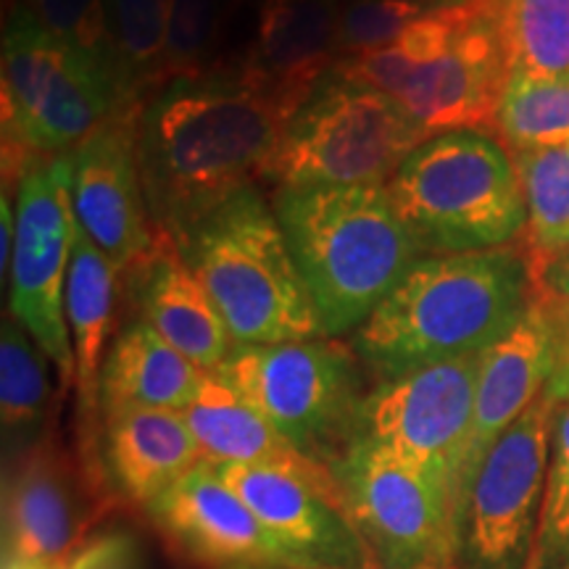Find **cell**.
<instances>
[{
	"label": "cell",
	"instance_id": "obj_1",
	"mask_svg": "<svg viewBox=\"0 0 569 569\" xmlns=\"http://www.w3.org/2000/svg\"><path fill=\"white\" fill-rule=\"evenodd\" d=\"M288 117L243 74L211 69L156 90L138 117L153 227L182 243L209 213L267 177Z\"/></svg>",
	"mask_w": 569,
	"mask_h": 569
},
{
	"label": "cell",
	"instance_id": "obj_2",
	"mask_svg": "<svg viewBox=\"0 0 569 569\" xmlns=\"http://www.w3.org/2000/svg\"><path fill=\"white\" fill-rule=\"evenodd\" d=\"M536 298L530 256L522 246L419 259L351 346L375 382L415 369L486 353Z\"/></svg>",
	"mask_w": 569,
	"mask_h": 569
},
{
	"label": "cell",
	"instance_id": "obj_3",
	"mask_svg": "<svg viewBox=\"0 0 569 569\" xmlns=\"http://www.w3.org/2000/svg\"><path fill=\"white\" fill-rule=\"evenodd\" d=\"M272 209L325 338L353 336L427 256L386 184H288Z\"/></svg>",
	"mask_w": 569,
	"mask_h": 569
},
{
	"label": "cell",
	"instance_id": "obj_4",
	"mask_svg": "<svg viewBox=\"0 0 569 569\" xmlns=\"http://www.w3.org/2000/svg\"><path fill=\"white\" fill-rule=\"evenodd\" d=\"M138 106L119 71L17 6L3 32V188Z\"/></svg>",
	"mask_w": 569,
	"mask_h": 569
},
{
	"label": "cell",
	"instance_id": "obj_5",
	"mask_svg": "<svg viewBox=\"0 0 569 569\" xmlns=\"http://www.w3.org/2000/svg\"><path fill=\"white\" fill-rule=\"evenodd\" d=\"M177 246L209 290L234 346L325 338L288 238L256 184L224 201Z\"/></svg>",
	"mask_w": 569,
	"mask_h": 569
},
{
	"label": "cell",
	"instance_id": "obj_6",
	"mask_svg": "<svg viewBox=\"0 0 569 569\" xmlns=\"http://www.w3.org/2000/svg\"><path fill=\"white\" fill-rule=\"evenodd\" d=\"M386 188L427 256L515 246L528 224L515 159L493 132L425 140Z\"/></svg>",
	"mask_w": 569,
	"mask_h": 569
},
{
	"label": "cell",
	"instance_id": "obj_7",
	"mask_svg": "<svg viewBox=\"0 0 569 569\" xmlns=\"http://www.w3.org/2000/svg\"><path fill=\"white\" fill-rule=\"evenodd\" d=\"M303 457L330 467L353 438L369 372L336 338L280 346H234L217 369Z\"/></svg>",
	"mask_w": 569,
	"mask_h": 569
},
{
	"label": "cell",
	"instance_id": "obj_8",
	"mask_svg": "<svg viewBox=\"0 0 569 569\" xmlns=\"http://www.w3.org/2000/svg\"><path fill=\"white\" fill-rule=\"evenodd\" d=\"M427 132L386 92L330 71L282 127L267 180L288 184H388Z\"/></svg>",
	"mask_w": 569,
	"mask_h": 569
},
{
	"label": "cell",
	"instance_id": "obj_9",
	"mask_svg": "<svg viewBox=\"0 0 569 569\" xmlns=\"http://www.w3.org/2000/svg\"><path fill=\"white\" fill-rule=\"evenodd\" d=\"M557 393L546 386L536 403L496 440L461 496L457 569H532Z\"/></svg>",
	"mask_w": 569,
	"mask_h": 569
},
{
	"label": "cell",
	"instance_id": "obj_10",
	"mask_svg": "<svg viewBox=\"0 0 569 569\" xmlns=\"http://www.w3.org/2000/svg\"><path fill=\"white\" fill-rule=\"evenodd\" d=\"M332 475L377 567H453L457 503L443 480L359 443L346 448Z\"/></svg>",
	"mask_w": 569,
	"mask_h": 569
},
{
	"label": "cell",
	"instance_id": "obj_11",
	"mask_svg": "<svg viewBox=\"0 0 569 569\" xmlns=\"http://www.w3.org/2000/svg\"><path fill=\"white\" fill-rule=\"evenodd\" d=\"M480 367L482 353H472L375 382L348 446L377 448L425 469L451 488L457 503Z\"/></svg>",
	"mask_w": 569,
	"mask_h": 569
},
{
	"label": "cell",
	"instance_id": "obj_12",
	"mask_svg": "<svg viewBox=\"0 0 569 569\" xmlns=\"http://www.w3.org/2000/svg\"><path fill=\"white\" fill-rule=\"evenodd\" d=\"M77 213L71 161L38 163L17 188V238L11 256V311L46 351L61 388H74V351L67 322V282Z\"/></svg>",
	"mask_w": 569,
	"mask_h": 569
},
{
	"label": "cell",
	"instance_id": "obj_13",
	"mask_svg": "<svg viewBox=\"0 0 569 569\" xmlns=\"http://www.w3.org/2000/svg\"><path fill=\"white\" fill-rule=\"evenodd\" d=\"M103 490L51 436L27 448L6 472L3 559L69 567L82 549Z\"/></svg>",
	"mask_w": 569,
	"mask_h": 569
},
{
	"label": "cell",
	"instance_id": "obj_14",
	"mask_svg": "<svg viewBox=\"0 0 569 569\" xmlns=\"http://www.w3.org/2000/svg\"><path fill=\"white\" fill-rule=\"evenodd\" d=\"M140 109L117 111L69 153L77 222L117 272H130L156 243L138 159Z\"/></svg>",
	"mask_w": 569,
	"mask_h": 569
},
{
	"label": "cell",
	"instance_id": "obj_15",
	"mask_svg": "<svg viewBox=\"0 0 569 569\" xmlns=\"http://www.w3.org/2000/svg\"><path fill=\"white\" fill-rule=\"evenodd\" d=\"M503 0H486L475 19L438 56L415 69L396 101L436 138L480 130L496 134V119L509 84V59L501 30Z\"/></svg>",
	"mask_w": 569,
	"mask_h": 569
},
{
	"label": "cell",
	"instance_id": "obj_16",
	"mask_svg": "<svg viewBox=\"0 0 569 569\" xmlns=\"http://www.w3.org/2000/svg\"><path fill=\"white\" fill-rule=\"evenodd\" d=\"M182 559L209 569H301L211 461H201L146 509Z\"/></svg>",
	"mask_w": 569,
	"mask_h": 569
},
{
	"label": "cell",
	"instance_id": "obj_17",
	"mask_svg": "<svg viewBox=\"0 0 569 569\" xmlns=\"http://www.w3.org/2000/svg\"><path fill=\"white\" fill-rule=\"evenodd\" d=\"M213 467L301 569H380L338 493L288 469Z\"/></svg>",
	"mask_w": 569,
	"mask_h": 569
},
{
	"label": "cell",
	"instance_id": "obj_18",
	"mask_svg": "<svg viewBox=\"0 0 569 569\" xmlns=\"http://www.w3.org/2000/svg\"><path fill=\"white\" fill-rule=\"evenodd\" d=\"M561 348L565 332L553 319L549 303L536 293L525 317L482 353L472 436L457 486V515L461 496L486 453L549 386L559 367Z\"/></svg>",
	"mask_w": 569,
	"mask_h": 569
},
{
	"label": "cell",
	"instance_id": "obj_19",
	"mask_svg": "<svg viewBox=\"0 0 569 569\" xmlns=\"http://www.w3.org/2000/svg\"><path fill=\"white\" fill-rule=\"evenodd\" d=\"M338 0H261L243 80L293 117L338 61Z\"/></svg>",
	"mask_w": 569,
	"mask_h": 569
},
{
	"label": "cell",
	"instance_id": "obj_20",
	"mask_svg": "<svg viewBox=\"0 0 569 569\" xmlns=\"http://www.w3.org/2000/svg\"><path fill=\"white\" fill-rule=\"evenodd\" d=\"M113 298H117V267L77 222L67 282V322L71 351H74L80 465L98 490H106L109 482L101 457V369L109 353L106 343L111 332Z\"/></svg>",
	"mask_w": 569,
	"mask_h": 569
},
{
	"label": "cell",
	"instance_id": "obj_21",
	"mask_svg": "<svg viewBox=\"0 0 569 569\" xmlns=\"http://www.w3.org/2000/svg\"><path fill=\"white\" fill-rule=\"evenodd\" d=\"M140 319L203 372H217L234 351V340L177 240L156 230V243L130 272Z\"/></svg>",
	"mask_w": 569,
	"mask_h": 569
},
{
	"label": "cell",
	"instance_id": "obj_22",
	"mask_svg": "<svg viewBox=\"0 0 569 569\" xmlns=\"http://www.w3.org/2000/svg\"><path fill=\"white\" fill-rule=\"evenodd\" d=\"M101 457L113 490L142 511L203 461L184 417L167 409L106 417Z\"/></svg>",
	"mask_w": 569,
	"mask_h": 569
},
{
	"label": "cell",
	"instance_id": "obj_23",
	"mask_svg": "<svg viewBox=\"0 0 569 569\" xmlns=\"http://www.w3.org/2000/svg\"><path fill=\"white\" fill-rule=\"evenodd\" d=\"M180 415L193 432L203 461L288 469V472L303 475L317 486L340 496L332 469L303 457L288 438L277 432V427L264 415H259L217 372H206L196 398Z\"/></svg>",
	"mask_w": 569,
	"mask_h": 569
},
{
	"label": "cell",
	"instance_id": "obj_24",
	"mask_svg": "<svg viewBox=\"0 0 569 569\" xmlns=\"http://www.w3.org/2000/svg\"><path fill=\"white\" fill-rule=\"evenodd\" d=\"M206 372L169 346L146 319H132L106 353L101 369L103 419L132 409L184 411Z\"/></svg>",
	"mask_w": 569,
	"mask_h": 569
},
{
	"label": "cell",
	"instance_id": "obj_25",
	"mask_svg": "<svg viewBox=\"0 0 569 569\" xmlns=\"http://www.w3.org/2000/svg\"><path fill=\"white\" fill-rule=\"evenodd\" d=\"M46 351L11 315L0 332V425H3L6 461L46 438L53 386Z\"/></svg>",
	"mask_w": 569,
	"mask_h": 569
},
{
	"label": "cell",
	"instance_id": "obj_26",
	"mask_svg": "<svg viewBox=\"0 0 569 569\" xmlns=\"http://www.w3.org/2000/svg\"><path fill=\"white\" fill-rule=\"evenodd\" d=\"M501 30L509 77H569V0H503Z\"/></svg>",
	"mask_w": 569,
	"mask_h": 569
},
{
	"label": "cell",
	"instance_id": "obj_27",
	"mask_svg": "<svg viewBox=\"0 0 569 569\" xmlns=\"http://www.w3.org/2000/svg\"><path fill=\"white\" fill-rule=\"evenodd\" d=\"M522 184L528 224L519 246L528 253L569 243V146L511 156Z\"/></svg>",
	"mask_w": 569,
	"mask_h": 569
},
{
	"label": "cell",
	"instance_id": "obj_28",
	"mask_svg": "<svg viewBox=\"0 0 569 569\" xmlns=\"http://www.w3.org/2000/svg\"><path fill=\"white\" fill-rule=\"evenodd\" d=\"M496 134L511 156L536 148L569 146V77H509L498 109Z\"/></svg>",
	"mask_w": 569,
	"mask_h": 569
},
{
	"label": "cell",
	"instance_id": "obj_29",
	"mask_svg": "<svg viewBox=\"0 0 569 569\" xmlns=\"http://www.w3.org/2000/svg\"><path fill=\"white\" fill-rule=\"evenodd\" d=\"M172 0H106L113 59L134 98L146 84L159 88V71Z\"/></svg>",
	"mask_w": 569,
	"mask_h": 569
},
{
	"label": "cell",
	"instance_id": "obj_30",
	"mask_svg": "<svg viewBox=\"0 0 569 569\" xmlns=\"http://www.w3.org/2000/svg\"><path fill=\"white\" fill-rule=\"evenodd\" d=\"M557 393L551 425V457L549 478H546L543 517L532 569H565L569 567V388L549 380Z\"/></svg>",
	"mask_w": 569,
	"mask_h": 569
},
{
	"label": "cell",
	"instance_id": "obj_31",
	"mask_svg": "<svg viewBox=\"0 0 569 569\" xmlns=\"http://www.w3.org/2000/svg\"><path fill=\"white\" fill-rule=\"evenodd\" d=\"M222 0H172L163 48L159 90L172 80H188L211 71V53L219 38Z\"/></svg>",
	"mask_w": 569,
	"mask_h": 569
},
{
	"label": "cell",
	"instance_id": "obj_32",
	"mask_svg": "<svg viewBox=\"0 0 569 569\" xmlns=\"http://www.w3.org/2000/svg\"><path fill=\"white\" fill-rule=\"evenodd\" d=\"M438 3L440 0H353L340 11L338 59L388 46Z\"/></svg>",
	"mask_w": 569,
	"mask_h": 569
},
{
	"label": "cell",
	"instance_id": "obj_33",
	"mask_svg": "<svg viewBox=\"0 0 569 569\" xmlns=\"http://www.w3.org/2000/svg\"><path fill=\"white\" fill-rule=\"evenodd\" d=\"M21 6H24L48 32L59 34L61 40L71 42V46L98 56V59L111 63V67L119 71V63L113 59L111 51L106 0H27V3ZM119 77H122V71H119ZM127 88H130V84H127Z\"/></svg>",
	"mask_w": 569,
	"mask_h": 569
},
{
	"label": "cell",
	"instance_id": "obj_34",
	"mask_svg": "<svg viewBox=\"0 0 569 569\" xmlns=\"http://www.w3.org/2000/svg\"><path fill=\"white\" fill-rule=\"evenodd\" d=\"M528 256L536 293L543 298H569V243Z\"/></svg>",
	"mask_w": 569,
	"mask_h": 569
},
{
	"label": "cell",
	"instance_id": "obj_35",
	"mask_svg": "<svg viewBox=\"0 0 569 569\" xmlns=\"http://www.w3.org/2000/svg\"><path fill=\"white\" fill-rule=\"evenodd\" d=\"M13 238H17V201H11L9 188H3V196H0V272L3 277L11 269Z\"/></svg>",
	"mask_w": 569,
	"mask_h": 569
},
{
	"label": "cell",
	"instance_id": "obj_36",
	"mask_svg": "<svg viewBox=\"0 0 569 569\" xmlns=\"http://www.w3.org/2000/svg\"><path fill=\"white\" fill-rule=\"evenodd\" d=\"M543 301L549 303L551 315H553V319H557V325L561 327V332L569 336V298H543Z\"/></svg>",
	"mask_w": 569,
	"mask_h": 569
},
{
	"label": "cell",
	"instance_id": "obj_37",
	"mask_svg": "<svg viewBox=\"0 0 569 569\" xmlns=\"http://www.w3.org/2000/svg\"><path fill=\"white\" fill-rule=\"evenodd\" d=\"M551 380L561 388H569V336H565V348H561L559 367H557V372H553Z\"/></svg>",
	"mask_w": 569,
	"mask_h": 569
},
{
	"label": "cell",
	"instance_id": "obj_38",
	"mask_svg": "<svg viewBox=\"0 0 569 569\" xmlns=\"http://www.w3.org/2000/svg\"><path fill=\"white\" fill-rule=\"evenodd\" d=\"M3 569H67V567H48V565H38V561L3 559Z\"/></svg>",
	"mask_w": 569,
	"mask_h": 569
},
{
	"label": "cell",
	"instance_id": "obj_39",
	"mask_svg": "<svg viewBox=\"0 0 569 569\" xmlns=\"http://www.w3.org/2000/svg\"><path fill=\"white\" fill-rule=\"evenodd\" d=\"M411 569H457V567H411Z\"/></svg>",
	"mask_w": 569,
	"mask_h": 569
},
{
	"label": "cell",
	"instance_id": "obj_40",
	"mask_svg": "<svg viewBox=\"0 0 569 569\" xmlns=\"http://www.w3.org/2000/svg\"><path fill=\"white\" fill-rule=\"evenodd\" d=\"M248 569H284V567H248Z\"/></svg>",
	"mask_w": 569,
	"mask_h": 569
},
{
	"label": "cell",
	"instance_id": "obj_41",
	"mask_svg": "<svg viewBox=\"0 0 569 569\" xmlns=\"http://www.w3.org/2000/svg\"><path fill=\"white\" fill-rule=\"evenodd\" d=\"M565 569H569V567H565Z\"/></svg>",
	"mask_w": 569,
	"mask_h": 569
}]
</instances>
